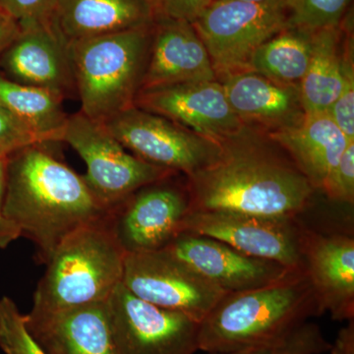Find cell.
I'll return each instance as SVG.
<instances>
[{
	"label": "cell",
	"instance_id": "obj_4",
	"mask_svg": "<svg viewBox=\"0 0 354 354\" xmlns=\"http://www.w3.org/2000/svg\"><path fill=\"white\" fill-rule=\"evenodd\" d=\"M109 218L79 228L57 246L35 292L32 312L108 301L122 283L127 257Z\"/></svg>",
	"mask_w": 354,
	"mask_h": 354
},
{
	"label": "cell",
	"instance_id": "obj_3",
	"mask_svg": "<svg viewBox=\"0 0 354 354\" xmlns=\"http://www.w3.org/2000/svg\"><path fill=\"white\" fill-rule=\"evenodd\" d=\"M324 311L304 269L253 290L225 293L200 323L199 351L230 353L286 341Z\"/></svg>",
	"mask_w": 354,
	"mask_h": 354
},
{
	"label": "cell",
	"instance_id": "obj_34",
	"mask_svg": "<svg viewBox=\"0 0 354 354\" xmlns=\"http://www.w3.org/2000/svg\"><path fill=\"white\" fill-rule=\"evenodd\" d=\"M330 354H354V319L339 330L334 344H330Z\"/></svg>",
	"mask_w": 354,
	"mask_h": 354
},
{
	"label": "cell",
	"instance_id": "obj_11",
	"mask_svg": "<svg viewBox=\"0 0 354 354\" xmlns=\"http://www.w3.org/2000/svg\"><path fill=\"white\" fill-rule=\"evenodd\" d=\"M121 283L140 299L198 323L225 295L167 249L127 254Z\"/></svg>",
	"mask_w": 354,
	"mask_h": 354
},
{
	"label": "cell",
	"instance_id": "obj_17",
	"mask_svg": "<svg viewBox=\"0 0 354 354\" xmlns=\"http://www.w3.org/2000/svg\"><path fill=\"white\" fill-rule=\"evenodd\" d=\"M26 327L48 354H118L108 301L25 315Z\"/></svg>",
	"mask_w": 354,
	"mask_h": 354
},
{
	"label": "cell",
	"instance_id": "obj_36",
	"mask_svg": "<svg viewBox=\"0 0 354 354\" xmlns=\"http://www.w3.org/2000/svg\"><path fill=\"white\" fill-rule=\"evenodd\" d=\"M286 339V341L279 342L278 344H274V346H260V348L243 349V351H230V353H216L209 354H276L278 353L279 349H281V346L285 344Z\"/></svg>",
	"mask_w": 354,
	"mask_h": 354
},
{
	"label": "cell",
	"instance_id": "obj_5",
	"mask_svg": "<svg viewBox=\"0 0 354 354\" xmlns=\"http://www.w3.org/2000/svg\"><path fill=\"white\" fill-rule=\"evenodd\" d=\"M152 25L68 44L81 113L102 123L134 106L148 62Z\"/></svg>",
	"mask_w": 354,
	"mask_h": 354
},
{
	"label": "cell",
	"instance_id": "obj_19",
	"mask_svg": "<svg viewBox=\"0 0 354 354\" xmlns=\"http://www.w3.org/2000/svg\"><path fill=\"white\" fill-rule=\"evenodd\" d=\"M227 101L244 124L259 125L270 133L304 120L299 87L283 85L246 71L221 79Z\"/></svg>",
	"mask_w": 354,
	"mask_h": 354
},
{
	"label": "cell",
	"instance_id": "obj_25",
	"mask_svg": "<svg viewBox=\"0 0 354 354\" xmlns=\"http://www.w3.org/2000/svg\"><path fill=\"white\" fill-rule=\"evenodd\" d=\"M351 0H283L290 28L316 32L339 27Z\"/></svg>",
	"mask_w": 354,
	"mask_h": 354
},
{
	"label": "cell",
	"instance_id": "obj_15",
	"mask_svg": "<svg viewBox=\"0 0 354 354\" xmlns=\"http://www.w3.org/2000/svg\"><path fill=\"white\" fill-rule=\"evenodd\" d=\"M216 80L206 46L192 22L155 17L141 90Z\"/></svg>",
	"mask_w": 354,
	"mask_h": 354
},
{
	"label": "cell",
	"instance_id": "obj_10",
	"mask_svg": "<svg viewBox=\"0 0 354 354\" xmlns=\"http://www.w3.org/2000/svg\"><path fill=\"white\" fill-rule=\"evenodd\" d=\"M176 176L143 186L111 209L109 225L125 253L162 250L183 234L190 195Z\"/></svg>",
	"mask_w": 354,
	"mask_h": 354
},
{
	"label": "cell",
	"instance_id": "obj_21",
	"mask_svg": "<svg viewBox=\"0 0 354 354\" xmlns=\"http://www.w3.org/2000/svg\"><path fill=\"white\" fill-rule=\"evenodd\" d=\"M148 0H58L51 24L67 44L152 25Z\"/></svg>",
	"mask_w": 354,
	"mask_h": 354
},
{
	"label": "cell",
	"instance_id": "obj_30",
	"mask_svg": "<svg viewBox=\"0 0 354 354\" xmlns=\"http://www.w3.org/2000/svg\"><path fill=\"white\" fill-rule=\"evenodd\" d=\"M32 144H41L37 137L0 102V158Z\"/></svg>",
	"mask_w": 354,
	"mask_h": 354
},
{
	"label": "cell",
	"instance_id": "obj_8",
	"mask_svg": "<svg viewBox=\"0 0 354 354\" xmlns=\"http://www.w3.org/2000/svg\"><path fill=\"white\" fill-rule=\"evenodd\" d=\"M135 157L186 177L218 160L221 144L133 106L102 122Z\"/></svg>",
	"mask_w": 354,
	"mask_h": 354
},
{
	"label": "cell",
	"instance_id": "obj_9",
	"mask_svg": "<svg viewBox=\"0 0 354 354\" xmlns=\"http://www.w3.org/2000/svg\"><path fill=\"white\" fill-rule=\"evenodd\" d=\"M184 232L218 239L252 257L274 261L290 269H304L311 228L299 216L196 211L186 218Z\"/></svg>",
	"mask_w": 354,
	"mask_h": 354
},
{
	"label": "cell",
	"instance_id": "obj_33",
	"mask_svg": "<svg viewBox=\"0 0 354 354\" xmlns=\"http://www.w3.org/2000/svg\"><path fill=\"white\" fill-rule=\"evenodd\" d=\"M6 158H0V248H6L21 236L20 230L7 220L3 213L4 191H6Z\"/></svg>",
	"mask_w": 354,
	"mask_h": 354
},
{
	"label": "cell",
	"instance_id": "obj_13",
	"mask_svg": "<svg viewBox=\"0 0 354 354\" xmlns=\"http://www.w3.org/2000/svg\"><path fill=\"white\" fill-rule=\"evenodd\" d=\"M134 106L221 144L248 129L230 106L218 80L140 91Z\"/></svg>",
	"mask_w": 354,
	"mask_h": 354
},
{
	"label": "cell",
	"instance_id": "obj_18",
	"mask_svg": "<svg viewBox=\"0 0 354 354\" xmlns=\"http://www.w3.org/2000/svg\"><path fill=\"white\" fill-rule=\"evenodd\" d=\"M322 307L333 320L354 319V239L353 235L320 234L311 230L304 258Z\"/></svg>",
	"mask_w": 354,
	"mask_h": 354
},
{
	"label": "cell",
	"instance_id": "obj_22",
	"mask_svg": "<svg viewBox=\"0 0 354 354\" xmlns=\"http://www.w3.org/2000/svg\"><path fill=\"white\" fill-rule=\"evenodd\" d=\"M342 32L339 27L313 32L308 68L299 84L305 114L328 113L344 84Z\"/></svg>",
	"mask_w": 354,
	"mask_h": 354
},
{
	"label": "cell",
	"instance_id": "obj_32",
	"mask_svg": "<svg viewBox=\"0 0 354 354\" xmlns=\"http://www.w3.org/2000/svg\"><path fill=\"white\" fill-rule=\"evenodd\" d=\"M156 17L193 22L211 3V0H148Z\"/></svg>",
	"mask_w": 354,
	"mask_h": 354
},
{
	"label": "cell",
	"instance_id": "obj_31",
	"mask_svg": "<svg viewBox=\"0 0 354 354\" xmlns=\"http://www.w3.org/2000/svg\"><path fill=\"white\" fill-rule=\"evenodd\" d=\"M330 344L326 341L320 328L306 323L286 339L276 354H321L330 351Z\"/></svg>",
	"mask_w": 354,
	"mask_h": 354
},
{
	"label": "cell",
	"instance_id": "obj_1",
	"mask_svg": "<svg viewBox=\"0 0 354 354\" xmlns=\"http://www.w3.org/2000/svg\"><path fill=\"white\" fill-rule=\"evenodd\" d=\"M213 165L186 177L191 212L299 216L315 189L288 153H279L248 129L221 143Z\"/></svg>",
	"mask_w": 354,
	"mask_h": 354
},
{
	"label": "cell",
	"instance_id": "obj_28",
	"mask_svg": "<svg viewBox=\"0 0 354 354\" xmlns=\"http://www.w3.org/2000/svg\"><path fill=\"white\" fill-rule=\"evenodd\" d=\"M58 0H0V10L12 18L21 30L50 24Z\"/></svg>",
	"mask_w": 354,
	"mask_h": 354
},
{
	"label": "cell",
	"instance_id": "obj_24",
	"mask_svg": "<svg viewBox=\"0 0 354 354\" xmlns=\"http://www.w3.org/2000/svg\"><path fill=\"white\" fill-rule=\"evenodd\" d=\"M313 32L288 28L261 44L249 60L248 71L283 85L299 87L308 68Z\"/></svg>",
	"mask_w": 354,
	"mask_h": 354
},
{
	"label": "cell",
	"instance_id": "obj_26",
	"mask_svg": "<svg viewBox=\"0 0 354 354\" xmlns=\"http://www.w3.org/2000/svg\"><path fill=\"white\" fill-rule=\"evenodd\" d=\"M344 50H342L344 84L328 114L349 140H354L353 20L349 11L341 23Z\"/></svg>",
	"mask_w": 354,
	"mask_h": 354
},
{
	"label": "cell",
	"instance_id": "obj_7",
	"mask_svg": "<svg viewBox=\"0 0 354 354\" xmlns=\"http://www.w3.org/2000/svg\"><path fill=\"white\" fill-rule=\"evenodd\" d=\"M62 142L82 158L87 169L84 180L109 212L143 186L177 174L135 157L102 123L81 111L68 116Z\"/></svg>",
	"mask_w": 354,
	"mask_h": 354
},
{
	"label": "cell",
	"instance_id": "obj_6",
	"mask_svg": "<svg viewBox=\"0 0 354 354\" xmlns=\"http://www.w3.org/2000/svg\"><path fill=\"white\" fill-rule=\"evenodd\" d=\"M192 24L208 50L216 80L248 71L254 51L290 28L283 0H213Z\"/></svg>",
	"mask_w": 354,
	"mask_h": 354
},
{
	"label": "cell",
	"instance_id": "obj_12",
	"mask_svg": "<svg viewBox=\"0 0 354 354\" xmlns=\"http://www.w3.org/2000/svg\"><path fill=\"white\" fill-rule=\"evenodd\" d=\"M118 354H194L200 323L133 295L122 283L108 300Z\"/></svg>",
	"mask_w": 354,
	"mask_h": 354
},
{
	"label": "cell",
	"instance_id": "obj_27",
	"mask_svg": "<svg viewBox=\"0 0 354 354\" xmlns=\"http://www.w3.org/2000/svg\"><path fill=\"white\" fill-rule=\"evenodd\" d=\"M0 348L4 354H48L26 327L24 314L7 297L0 299Z\"/></svg>",
	"mask_w": 354,
	"mask_h": 354
},
{
	"label": "cell",
	"instance_id": "obj_14",
	"mask_svg": "<svg viewBox=\"0 0 354 354\" xmlns=\"http://www.w3.org/2000/svg\"><path fill=\"white\" fill-rule=\"evenodd\" d=\"M165 249L225 293L269 286L295 270L246 255L225 242L191 232L179 234Z\"/></svg>",
	"mask_w": 354,
	"mask_h": 354
},
{
	"label": "cell",
	"instance_id": "obj_2",
	"mask_svg": "<svg viewBox=\"0 0 354 354\" xmlns=\"http://www.w3.org/2000/svg\"><path fill=\"white\" fill-rule=\"evenodd\" d=\"M46 144H32L6 157L3 213L38 249L46 264L65 237L106 220L111 212L95 199L73 169L51 155Z\"/></svg>",
	"mask_w": 354,
	"mask_h": 354
},
{
	"label": "cell",
	"instance_id": "obj_29",
	"mask_svg": "<svg viewBox=\"0 0 354 354\" xmlns=\"http://www.w3.org/2000/svg\"><path fill=\"white\" fill-rule=\"evenodd\" d=\"M323 192L333 201L354 202V141L349 142L324 185Z\"/></svg>",
	"mask_w": 354,
	"mask_h": 354
},
{
	"label": "cell",
	"instance_id": "obj_23",
	"mask_svg": "<svg viewBox=\"0 0 354 354\" xmlns=\"http://www.w3.org/2000/svg\"><path fill=\"white\" fill-rule=\"evenodd\" d=\"M64 97L46 88L14 82L0 73V102L41 144L62 142L68 115Z\"/></svg>",
	"mask_w": 354,
	"mask_h": 354
},
{
	"label": "cell",
	"instance_id": "obj_39",
	"mask_svg": "<svg viewBox=\"0 0 354 354\" xmlns=\"http://www.w3.org/2000/svg\"><path fill=\"white\" fill-rule=\"evenodd\" d=\"M211 1H213V0H211Z\"/></svg>",
	"mask_w": 354,
	"mask_h": 354
},
{
	"label": "cell",
	"instance_id": "obj_20",
	"mask_svg": "<svg viewBox=\"0 0 354 354\" xmlns=\"http://www.w3.org/2000/svg\"><path fill=\"white\" fill-rule=\"evenodd\" d=\"M268 136L285 150L315 191L323 190L346 146L354 141L344 135L328 113L305 114L298 124Z\"/></svg>",
	"mask_w": 354,
	"mask_h": 354
},
{
	"label": "cell",
	"instance_id": "obj_37",
	"mask_svg": "<svg viewBox=\"0 0 354 354\" xmlns=\"http://www.w3.org/2000/svg\"><path fill=\"white\" fill-rule=\"evenodd\" d=\"M237 1L251 2V3H263V2L271 1V0H237Z\"/></svg>",
	"mask_w": 354,
	"mask_h": 354
},
{
	"label": "cell",
	"instance_id": "obj_35",
	"mask_svg": "<svg viewBox=\"0 0 354 354\" xmlns=\"http://www.w3.org/2000/svg\"><path fill=\"white\" fill-rule=\"evenodd\" d=\"M19 25L3 12H0V55L20 34Z\"/></svg>",
	"mask_w": 354,
	"mask_h": 354
},
{
	"label": "cell",
	"instance_id": "obj_38",
	"mask_svg": "<svg viewBox=\"0 0 354 354\" xmlns=\"http://www.w3.org/2000/svg\"><path fill=\"white\" fill-rule=\"evenodd\" d=\"M0 12H2V11H1V10H0Z\"/></svg>",
	"mask_w": 354,
	"mask_h": 354
},
{
	"label": "cell",
	"instance_id": "obj_16",
	"mask_svg": "<svg viewBox=\"0 0 354 354\" xmlns=\"http://www.w3.org/2000/svg\"><path fill=\"white\" fill-rule=\"evenodd\" d=\"M0 69L14 82L46 88L64 97L75 88L68 44L51 23L21 30L0 55Z\"/></svg>",
	"mask_w": 354,
	"mask_h": 354
}]
</instances>
